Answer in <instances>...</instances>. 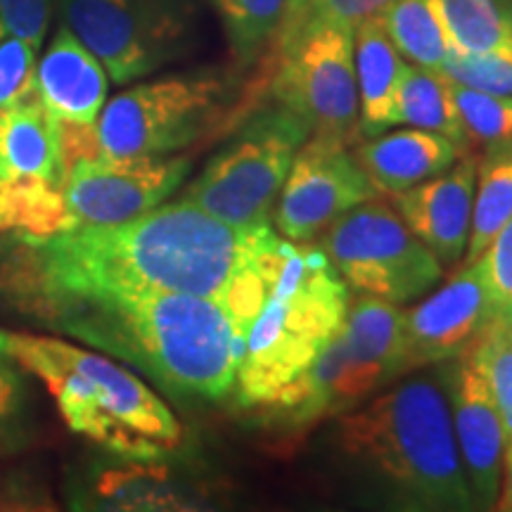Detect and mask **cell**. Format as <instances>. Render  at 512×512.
<instances>
[{
    "label": "cell",
    "instance_id": "22",
    "mask_svg": "<svg viewBox=\"0 0 512 512\" xmlns=\"http://www.w3.org/2000/svg\"><path fill=\"white\" fill-rule=\"evenodd\" d=\"M396 124L441 133L453 140L463 150V155L472 147L460 126L448 76L418 67V64H403L392 110V126Z\"/></svg>",
    "mask_w": 512,
    "mask_h": 512
},
{
    "label": "cell",
    "instance_id": "23",
    "mask_svg": "<svg viewBox=\"0 0 512 512\" xmlns=\"http://www.w3.org/2000/svg\"><path fill=\"white\" fill-rule=\"evenodd\" d=\"M512 219V138L486 147L477 164L475 209L465 264L475 261L489 247L496 233Z\"/></svg>",
    "mask_w": 512,
    "mask_h": 512
},
{
    "label": "cell",
    "instance_id": "20",
    "mask_svg": "<svg viewBox=\"0 0 512 512\" xmlns=\"http://www.w3.org/2000/svg\"><path fill=\"white\" fill-rule=\"evenodd\" d=\"M401 53L384 29L380 12L354 29V67L361 138H375L392 126L394 95L403 72Z\"/></svg>",
    "mask_w": 512,
    "mask_h": 512
},
{
    "label": "cell",
    "instance_id": "33",
    "mask_svg": "<svg viewBox=\"0 0 512 512\" xmlns=\"http://www.w3.org/2000/svg\"><path fill=\"white\" fill-rule=\"evenodd\" d=\"M387 3L389 0H318V3L313 5L309 19H306L302 38L309 34V31L323 27V24H335V27L354 31L363 19L382 12ZM302 38H299V41H302ZM280 60H283V57H280Z\"/></svg>",
    "mask_w": 512,
    "mask_h": 512
},
{
    "label": "cell",
    "instance_id": "26",
    "mask_svg": "<svg viewBox=\"0 0 512 512\" xmlns=\"http://www.w3.org/2000/svg\"><path fill=\"white\" fill-rule=\"evenodd\" d=\"M451 95L470 145L491 147L512 138V95L479 91L456 81H451Z\"/></svg>",
    "mask_w": 512,
    "mask_h": 512
},
{
    "label": "cell",
    "instance_id": "16",
    "mask_svg": "<svg viewBox=\"0 0 512 512\" xmlns=\"http://www.w3.org/2000/svg\"><path fill=\"white\" fill-rule=\"evenodd\" d=\"M453 432L477 510L496 508L503 475L505 430L491 382L470 351L444 370Z\"/></svg>",
    "mask_w": 512,
    "mask_h": 512
},
{
    "label": "cell",
    "instance_id": "17",
    "mask_svg": "<svg viewBox=\"0 0 512 512\" xmlns=\"http://www.w3.org/2000/svg\"><path fill=\"white\" fill-rule=\"evenodd\" d=\"M479 157L467 152L444 174L392 195L394 209L413 235L451 268L465 254L475 209Z\"/></svg>",
    "mask_w": 512,
    "mask_h": 512
},
{
    "label": "cell",
    "instance_id": "11",
    "mask_svg": "<svg viewBox=\"0 0 512 512\" xmlns=\"http://www.w3.org/2000/svg\"><path fill=\"white\" fill-rule=\"evenodd\" d=\"M60 126L38 95L0 110V223L3 230L50 235L74 228Z\"/></svg>",
    "mask_w": 512,
    "mask_h": 512
},
{
    "label": "cell",
    "instance_id": "6",
    "mask_svg": "<svg viewBox=\"0 0 512 512\" xmlns=\"http://www.w3.org/2000/svg\"><path fill=\"white\" fill-rule=\"evenodd\" d=\"M256 100L238 69L202 67L136 83L102 107L95 124L100 155H178L233 131Z\"/></svg>",
    "mask_w": 512,
    "mask_h": 512
},
{
    "label": "cell",
    "instance_id": "30",
    "mask_svg": "<svg viewBox=\"0 0 512 512\" xmlns=\"http://www.w3.org/2000/svg\"><path fill=\"white\" fill-rule=\"evenodd\" d=\"M36 95V50L0 34V110Z\"/></svg>",
    "mask_w": 512,
    "mask_h": 512
},
{
    "label": "cell",
    "instance_id": "27",
    "mask_svg": "<svg viewBox=\"0 0 512 512\" xmlns=\"http://www.w3.org/2000/svg\"><path fill=\"white\" fill-rule=\"evenodd\" d=\"M29 394L24 368L8 347V332L0 330V456L17 451L29 432Z\"/></svg>",
    "mask_w": 512,
    "mask_h": 512
},
{
    "label": "cell",
    "instance_id": "5",
    "mask_svg": "<svg viewBox=\"0 0 512 512\" xmlns=\"http://www.w3.org/2000/svg\"><path fill=\"white\" fill-rule=\"evenodd\" d=\"M349 287L323 247L280 240L268 259L266 297L238 368V401L266 408L313 366L342 325Z\"/></svg>",
    "mask_w": 512,
    "mask_h": 512
},
{
    "label": "cell",
    "instance_id": "21",
    "mask_svg": "<svg viewBox=\"0 0 512 512\" xmlns=\"http://www.w3.org/2000/svg\"><path fill=\"white\" fill-rule=\"evenodd\" d=\"M448 48L512 60V0H432Z\"/></svg>",
    "mask_w": 512,
    "mask_h": 512
},
{
    "label": "cell",
    "instance_id": "34",
    "mask_svg": "<svg viewBox=\"0 0 512 512\" xmlns=\"http://www.w3.org/2000/svg\"><path fill=\"white\" fill-rule=\"evenodd\" d=\"M316 3H318V0H287V10H285L283 24H280L278 36H275L273 48L268 50L264 62L259 64V67H261L259 74L268 72V69H271L273 64L280 60V57H285L294 46H297L299 38H302L306 19H309L313 5H316Z\"/></svg>",
    "mask_w": 512,
    "mask_h": 512
},
{
    "label": "cell",
    "instance_id": "8",
    "mask_svg": "<svg viewBox=\"0 0 512 512\" xmlns=\"http://www.w3.org/2000/svg\"><path fill=\"white\" fill-rule=\"evenodd\" d=\"M309 136L297 112L264 95L183 190L181 200L228 223H268L294 157Z\"/></svg>",
    "mask_w": 512,
    "mask_h": 512
},
{
    "label": "cell",
    "instance_id": "7",
    "mask_svg": "<svg viewBox=\"0 0 512 512\" xmlns=\"http://www.w3.org/2000/svg\"><path fill=\"white\" fill-rule=\"evenodd\" d=\"M403 375V311L361 292L313 366L266 408L294 430L354 411Z\"/></svg>",
    "mask_w": 512,
    "mask_h": 512
},
{
    "label": "cell",
    "instance_id": "12",
    "mask_svg": "<svg viewBox=\"0 0 512 512\" xmlns=\"http://www.w3.org/2000/svg\"><path fill=\"white\" fill-rule=\"evenodd\" d=\"M254 79L264 83L266 95L297 112L311 136L335 138L347 145L361 138L354 31L323 24Z\"/></svg>",
    "mask_w": 512,
    "mask_h": 512
},
{
    "label": "cell",
    "instance_id": "9",
    "mask_svg": "<svg viewBox=\"0 0 512 512\" xmlns=\"http://www.w3.org/2000/svg\"><path fill=\"white\" fill-rule=\"evenodd\" d=\"M57 8L119 86L185 60L200 34V0H57Z\"/></svg>",
    "mask_w": 512,
    "mask_h": 512
},
{
    "label": "cell",
    "instance_id": "14",
    "mask_svg": "<svg viewBox=\"0 0 512 512\" xmlns=\"http://www.w3.org/2000/svg\"><path fill=\"white\" fill-rule=\"evenodd\" d=\"M347 147L323 136L299 147L275 202V226L285 240H316L339 216L380 195Z\"/></svg>",
    "mask_w": 512,
    "mask_h": 512
},
{
    "label": "cell",
    "instance_id": "35",
    "mask_svg": "<svg viewBox=\"0 0 512 512\" xmlns=\"http://www.w3.org/2000/svg\"><path fill=\"white\" fill-rule=\"evenodd\" d=\"M503 484L501 491H498V501L496 508L503 512H512V439L505 441V451H503Z\"/></svg>",
    "mask_w": 512,
    "mask_h": 512
},
{
    "label": "cell",
    "instance_id": "31",
    "mask_svg": "<svg viewBox=\"0 0 512 512\" xmlns=\"http://www.w3.org/2000/svg\"><path fill=\"white\" fill-rule=\"evenodd\" d=\"M441 74L463 86L498 95H512V60L491 55L448 53Z\"/></svg>",
    "mask_w": 512,
    "mask_h": 512
},
{
    "label": "cell",
    "instance_id": "2",
    "mask_svg": "<svg viewBox=\"0 0 512 512\" xmlns=\"http://www.w3.org/2000/svg\"><path fill=\"white\" fill-rule=\"evenodd\" d=\"M264 297L105 292L50 299L24 316L121 358L169 394L219 401L235 389Z\"/></svg>",
    "mask_w": 512,
    "mask_h": 512
},
{
    "label": "cell",
    "instance_id": "29",
    "mask_svg": "<svg viewBox=\"0 0 512 512\" xmlns=\"http://www.w3.org/2000/svg\"><path fill=\"white\" fill-rule=\"evenodd\" d=\"M496 323L512 325V219L498 230L489 247L477 256Z\"/></svg>",
    "mask_w": 512,
    "mask_h": 512
},
{
    "label": "cell",
    "instance_id": "4",
    "mask_svg": "<svg viewBox=\"0 0 512 512\" xmlns=\"http://www.w3.org/2000/svg\"><path fill=\"white\" fill-rule=\"evenodd\" d=\"M19 366L36 375L69 430L128 460L162 458L181 422L147 384L112 358L48 335H8Z\"/></svg>",
    "mask_w": 512,
    "mask_h": 512
},
{
    "label": "cell",
    "instance_id": "24",
    "mask_svg": "<svg viewBox=\"0 0 512 512\" xmlns=\"http://www.w3.org/2000/svg\"><path fill=\"white\" fill-rule=\"evenodd\" d=\"M219 15L235 69L259 67L273 48L283 24L287 0H211Z\"/></svg>",
    "mask_w": 512,
    "mask_h": 512
},
{
    "label": "cell",
    "instance_id": "10",
    "mask_svg": "<svg viewBox=\"0 0 512 512\" xmlns=\"http://www.w3.org/2000/svg\"><path fill=\"white\" fill-rule=\"evenodd\" d=\"M323 249L344 283L392 304L422 297L444 273L394 204L377 195L339 216L325 230Z\"/></svg>",
    "mask_w": 512,
    "mask_h": 512
},
{
    "label": "cell",
    "instance_id": "36",
    "mask_svg": "<svg viewBox=\"0 0 512 512\" xmlns=\"http://www.w3.org/2000/svg\"><path fill=\"white\" fill-rule=\"evenodd\" d=\"M505 332H508V339H510V344H512V325H510V328H505Z\"/></svg>",
    "mask_w": 512,
    "mask_h": 512
},
{
    "label": "cell",
    "instance_id": "15",
    "mask_svg": "<svg viewBox=\"0 0 512 512\" xmlns=\"http://www.w3.org/2000/svg\"><path fill=\"white\" fill-rule=\"evenodd\" d=\"M494 323L489 292L477 261H470L448 283L403 311V366L406 373L448 363L465 354Z\"/></svg>",
    "mask_w": 512,
    "mask_h": 512
},
{
    "label": "cell",
    "instance_id": "19",
    "mask_svg": "<svg viewBox=\"0 0 512 512\" xmlns=\"http://www.w3.org/2000/svg\"><path fill=\"white\" fill-rule=\"evenodd\" d=\"M351 155L380 195H396L444 174L463 157V150L441 133L406 128L358 143Z\"/></svg>",
    "mask_w": 512,
    "mask_h": 512
},
{
    "label": "cell",
    "instance_id": "13",
    "mask_svg": "<svg viewBox=\"0 0 512 512\" xmlns=\"http://www.w3.org/2000/svg\"><path fill=\"white\" fill-rule=\"evenodd\" d=\"M188 155L83 157L69 166L64 202L74 226L131 221L155 209L190 171Z\"/></svg>",
    "mask_w": 512,
    "mask_h": 512
},
{
    "label": "cell",
    "instance_id": "28",
    "mask_svg": "<svg viewBox=\"0 0 512 512\" xmlns=\"http://www.w3.org/2000/svg\"><path fill=\"white\" fill-rule=\"evenodd\" d=\"M467 351L475 356V361L489 377L503 418L505 441H508L512 439V344L505 325L494 320Z\"/></svg>",
    "mask_w": 512,
    "mask_h": 512
},
{
    "label": "cell",
    "instance_id": "37",
    "mask_svg": "<svg viewBox=\"0 0 512 512\" xmlns=\"http://www.w3.org/2000/svg\"><path fill=\"white\" fill-rule=\"evenodd\" d=\"M0 230H3V223H0Z\"/></svg>",
    "mask_w": 512,
    "mask_h": 512
},
{
    "label": "cell",
    "instance_id": "3",
    "mask_svg": "<svg viewBox=\"0 0 512 512\" xmlns=\"http://www.w3.org/2000/svg\"><path fill=\"white\" fill-rule=\"evenodd\" d=\"M337 446L351 470L403 510H477L453 432L444 373L411 375L342 413Z\"/></svg>",
    "mask_w": 512,
    "mask_h": 512
},
{
    "label": "cell",
    "instance_id": "1",
    "mask_svg": "<svg viewBox=\"0 0 512 512\" xmlns=\"http://www.w3.org/2000/svg\"><path fill=\"white\" fill-rule=\"evenodd\" d=\"M8 233L0 240V297L22 316L50 299L105 292L266 294L268 259L280 242L268 223H228L183 200L121 223Z\"/></svg>",
    "mask_w": 512,
    "mask_h": 512
},
{
    "label": "cell",
    "instance_id": "18",
    "mask_svg": "<svg viewBox=\"0 0 512 512\" xmlns=\"http://www.w3.org/2000/svg\"><path fill=\"white\" fill-rule=\"evenodd\" d=\"M107 88L110 76L102 62L62 24L36 67V95L43 110L62 126H95Z\"/></svg>",
    "mask_w": 512,
    "mask_h": 512
},
{
    "label": "cell",
    "instance_id": "32",
    "mask_svg": "<svg viewBox=\"0 0 512 512\" xmlns=\"http://www.w3.org/2000/svg\"><path fill=\"white\" fill-rule=\"evenodd\" d=\"M53 0H0V34L38 50L48 34Z\"/></svg>",
    "mask_w": 512,
    "mask_h": 512
},
{
    "label": "cell",
    "instance_id": "25",
    "mask_svg": "<svg viewBox=\"0 0 512 512\" xmlns=\"http://www.w3.org/2000/svg\"><path fill=\"white\" fill-rule=\"evenodd\" d=\"M380 17L403 57L441 74L451 48L432 0H389Z\"/></svg>",
    "mask_w": 512,
    "mask_h": 512
}]
</instances>
